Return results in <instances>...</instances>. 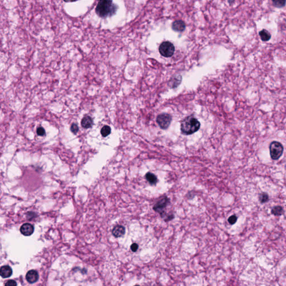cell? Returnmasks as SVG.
Listing matches in <instances>:
<instances>
[{"instance_id": "6da1fadb", "label": "cell", "mask_w": 286, "mask_h": 286, "mask_svg": "<svg viewBox=\"0 0 286 286\" xmlns=\"http://www.w3.org/2000/svg\"><path fill=\"white\" fill-rule=\"evenodd\" d=\"M116 10V6L112 1H100L96 7V13L102 18L112 16Z\"/></svg>"}, {"instance_id": "7a4b0ae2", "label": "cell", "mask_w": 286, "mask_h": 286, "mask_svg": "<svg viewBox=\"0 0 286 286\" xmlns=\"http://www.w3.org/2000/svg\"><path fill=\"white\" fill-rule=\"evenodd\" d=\"M200 121L196 118L189 116L184 118L181 123V130L184 135H191L197 132L200 128Z\"/></svg>"}, {"instance_id": "3957f363", "label": "cell", "mask_w": 286, "mask_h": 286, "mask_svg": "<svg viewBox=\"0 0 286 286\" xmlns=\"http://www.w3.org/2000/svg\"><path fill=\"white\" fill-rule=\"evenodd\" d=\"M169 199L167 196H163L153 206V210L159 213L165 221H169L174 218L173 215L165 213V209L169 204Z\"/></svg>"}, {"instance_id": "277c9868", "label": "cell", "mask_w": 286, "mask_h": 286, "mask_svg": "<svg viewBox=\"0 0 286 286\" xmlns=\"http://www.w3.org/2000/svg\"><path fill=\"white\" fill-rule=\"evenodd\" d=\"M269 151L271 158L273 160H277L283 154V146L280 142L273 141L270 143Z\"/></svg>"}, {"instance_id": "5b68a950", "label": "cell", "mask_w": 286, "mask_h": 286, "mask_svg": "<svg viewBox=\"0 0 286 286\" xmlns=\"http://www.w3.org/2000/svg\"><path fill=\"white\" fill-rule=\"evenodd\" d=\"M159 51L160 54L163 57H171L175 53V46L169 41H164L160 45Z\"/></svg>"}, {"instance_id": "8992f818", "label": "cell", "mask_w": 286, "mask_h": 286, "mask_svg": "<svg viewBox=\"0 0 286 286\" xmlns=\"http://www.w3.org/2000/svg\"><path fill=\"white\" fill-rule=\"evenodd\" d=\"M172 116L168 114H162L158 116L156 122L162 129H167L172 122Z\"/></svg>"}, {"instance_id": "52a82bcc", "label": "cell", "mask_w": 286, "mask_h": 286, "mask_svg": "<svg viewBox=\"0 0 286 286\" xmlns=\"http://www.w3.org/2000/svg\"><path fill=\"white\" fill-rule=\"evenodd\" d=\"M34 231V226L29 223H25L23 224L20 228V231L22 235L25 236H30L32 234Z\"/></svg>"}, {"instance_id": "ba28073f", "label": "cell", "mask_w": 286, "mask_h": 286, "mask_svg": "<svg viewBox=\"0 0 286 286\" xmlns=\"http://www.w3.org/2000/svg\"><path fill=\"white\" fill-rule=\"evenodd\" d=\"M26 279L30 283H34L38 281L39 274L35 270H29L26 275Z\"/></svg>"}, {"instance_id": "9c48e42d", "label": "cell", "mask_w": 286, "mask_h": 286, "mask_svg": "<svg viewBox=\"0 0 286 286\" xmlns=\"http://www.w3.org/2000/svg\"><path fill=\"white\" fill-rule=\"evenodd\" d=\"M172 29L175 32H181L184 31L186 28V25L183 21L177 20L173 22Z\"/></svg>"}, {"instance_id": "30bf717a", "label": "cell", "mask_w": 286, "mask_h": 286, "mask_svg": "<svg viewBox=\"0 0 286 286\" xmlns=\"http://www.w3.org/2000/svg\"><path fill=\"white\" fill-rule=\"evenodd\" d=\"M112 234L116 238L122 236L125 233V229L123 226L117 225L115 226L112 231Z\"/></svg>"}, {"instance_id": "8fae6325", "label": "cell", "mask_w": 286, "mask_h": 286, "mask_svg": "<svg viewBox=\"0 0 286 286\" xmlns=\"http://www.w3.org/2000/svg\"><path fill=\"white\" fill-rule=\"evenodd\" d=\"M13 274V270L9 265H4L1 268L0 274L1 276L4 278L10 277Z\"/></svg>"}, {"instance_id": "7c38bea8", "label": "cell", "mask_w": 286, "mask_h": 286, "mask_svg": "<svg viewBox=\"0 0 286 286\" xmlns=\"http://www.w3.org/2000/svg\"><path fill=\"white\" fill-rule=\"evenodd\" d=\"M81 125L85 129H88L93 125V120L89 116H86L83 118L81 121Z\"/></svg>"}, {"instance_id": "4fadbf2b", "label": "cell", "mask_w": 286, "mask_h": 286, "mask_svg": "<svg viewBox=\"0 0 286 286\" xmlns=\"http://www.w3.org/2000/svg\"><path fill=\"white\" fill-rule=\"evenodd\" d=\"M145 178L150 184L152 185L156 184L158 182L157 177H156V175H154L152 173L148 172L145 175Z\"/></svg>"}, {"instance_id": "5bb4252c", "label": "cell", "mask_w": 286, "mask_h": 286, "mask_svg": "<svg viewBox=\"0 0 286 286\" xmlns=\"http://www.w3.org/2000/svg\"><path fill=\"white\" fill-rule=\"evenodd\" d=\"M259 36L261 39L263 41H268L271 38L270 32L265 29H263L259 32Z\"/></svg>"}, {"instance_id": "9a60e30c", "label": "cell", "mask_w": 286, "mask_h": 286, "mask_svg": "<svg viewBox=\"0 0 286 286\" xmlns=\"http://www.w3.org/2000/svg\"><path fill=\"white\" fill-rule=\"evenodd\" d=\"M271 213L275 216H280L284 213V210L282 207L277 206L274 207L272 209Z\"/></svg>"}, {"instance_id": "2e32d148", "label": "cell", "mask_w": 286, "mask_h": 286, "mask_svg": "<svg viewBox=\"0 0 286 286\" xmlns=\"http://www.w3.org/2000/svg\"><path fill=\"white\" fill-rule=\"evenodd\" d=\"M111 127L107 125H105L104 126L102 127L101 130V134L102 137H106L111 134Z\"/></svg>"}, {"instance_id": "e0dca14e", "label": "cell", "mask_w": 286, "mask_h": 286, "mask_svg": "<svg viewBox=\"0 0 286 286\" xmlns=\"http://www.w3.org/2000/svg\"><path fill=\"white\" fill-rule=\"evenodd\" d=\"M259 200L262 204H265L269 201V195L265 192H263L259 194Z\"/></svg>"}, {"instance_id": "ac0fdd59", "label": "cell", "mask_w": 286, "mask_h": 286, "mask_svg": "<svg viewBox=\"0 0 286 286\" xmlns=\"http://www.w3.org/2000/svg\"><path fill=\"white\" fill-rule=\"evenodd\" d=\"M286 3V1H273V6L277 7H282L284 6Z\"/></svg>"}, {"instance_id": "d6986e66", "label": "cell", "mask_w": 286, "mask_h": 286, "mask_svg": "<svg viewBox=\"0 0 286 286\" xmlns=\"http://www.w3.org/2000/svg\"><path fill=\"white\" fill-rule=\"evenodd\" d=\"M237 220H238L237 216L235 215H234L229 217V218L228 219V222L231 225H234V224H235V223H236Z\"/></svg>"}, {"instance_id": "ffe728a7", "label": "cell", "mask_w": 286, "mask_h": 286, "mask_svg": "<svg viewBox=\"0 0 286 286\" xmlns=\"http://www.w3.org/2000/svg\"><path fill=\"white\" fill-rule=\"evenodd\" d=\"M70 130L73 134H77L79 130V127L76 124L73 123L70 126Z\"/></svg>"}, {"instance_id": "44dd1931", "label": "cell", "mask_w": 286, "mask_h": 286, "mask_svg": "<svg viewBox=\"0 0 286 286\" xmlns=\"http://www.w3.org/2000/svg\"><path fill=\"white\" fill-rule=\"evenodd\" d=\"M36 133H37V134L38 135L41 136V137H43V136L45 135V131L43 127H39L37 129Z\"/></svg>"}, {"instance_id": "7402d4cb", "label": "cell", "mask_w": 286, "mask_h": 286, "mask_svg": "<svg viewBox=\"0 0 286 286\" xmlns=\"http://www.w3.org/2000/svg\"><path fill=\"white\" fill-rule=\"evenodd\" d=\"M5 286H17V283L14 280H9L7 282Z\"/></svg>"}, {"instance_id": "603a6c76", "label": "cell", "mask_w": 286, "mask_h": 286, "mask_svg": "<svg viewBox=\"0 0 286 286\" xmlns=\"http://www.w3.org/2000/svg\"><path fill=\"white\" fill-rule=\"evenodd\" d=\"M138 245L136 243H134L132 245H131V250L133 252H135L137 251L138 249Z\"/></svg>"}, {"instance_id": "cb8c5ba5", "label": "cell", "mask_w": 286, "mask_h": 286, "mask_svg": "<svg viewBox=\"0 0 286 286\" xmlns=\"http://www.w3.org/2000/svg\"></svg>"}]
</instances>
